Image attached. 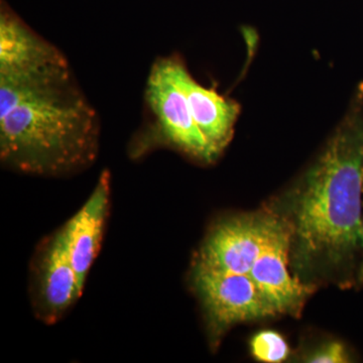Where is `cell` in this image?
<instances>
[{
    "instance_id": "6da1fadb",
    "label": "cell",
    "mask_w": 363,
    "mask_h": 363,
    "mask_svg": "<svg viewBox=\"0 0 363 363\" xmlns=\"http://www.w3.org/2000/svg\"><path fill=\"white\" fill-rule=\"evenodd\" d=\"M269 207L290 231V267L306 285L357 286L362 257L363 82L320 154Z\"/></svg>"
},
{
    "instance_id": "9c48e42d",
    "label": "cell",
    "mask_w": 363,
    "mask_h": 363,
    "mask_svg": "<svg viewBox=\"0 0 363 363\" xmlns=\"http://www.w3.org/2000/svg\"><path fill=\"white\" fill-rule=\"evenodd\" d=\"M176 71L196 124L208 143L221 155L233 140L240 116V105L235 100L219 94L213 88L210 89L200 84L179 56Z\"/></svg>"
},
{
    "instance_id": "7c38bea8",
    "label": "cell",
    "mask_w": 363,
    "mask_h": 363,
    "mask_svg": "<svg viewBox=\"0 0 363 363\" xmlns=\"http://www.w3.org/2000/svg\"><path fill=\"white\" fill-rule=\"evenodd\" d=\"M363 286V218H362V262H360L359 272L357 276V286Z\"/></svg>"
},
{
    "instance_id": "277c9868",
    "label": "cell",
    "mask_w": 363,
    "mask_h": 363,
    "mask_svg": "<svg viewBox=\"0 0 363 363\" xmlns=\"http://www.w3.org/2000/svg\"><path fill=\"white\" fill-rule=\"evenodd\" d=\"M191 286L201 304L211 350L236 324L278 316L250 274L215 271L192 264Z\"/></svg>"
},
{
    "instance_id": "8992f818",
    "label": "cell",
    "mask_w": 363,
    "mask_h": 363,
    "mask_svg": "<svg viewBox=\"0 0 363 363\" xmlns=\"http://www.w3.org/2000/svg\"><path fill=\"white\" fill-rule=\"evenodd\" d=\"M61 231L40 245L33 262V302L38 317L52 324L82 295Z\"/></svg>"
},
{
    "instance_id": "5b68a950",
    "label": "cell",
    "mask_w": 363,
    "mask_h": 363,
    "mask_svg": "<svg viewBox=\"0 0 363 363\" xmlns=\"http://www.w3.org/2000/svg\"><path fill=\"white\" fill-rule=\"evenodd\" d=\"M281 219L269 205L221 219L208 231L193 264L215 271L250 274Z\"/></svg>"
},
{
    "instance_id": "3957f363",
    "label": "cell",
    "mask_w": 363,
    "mask_h": 363,
    "mask_svg": "<svg viewBox=\"0 0 363 363\" xmlns=\"http://www.w3.org/2000/svg\"><path fill=\"white\" fill-rule=\"evenodd\" d=\"M177 57H160L150 68L145 90V121L131 140L130 156L138 159L159 147H168L200 164H213L221 155L193 118L177 76Z\"/></svg>"
},
{
    "instance_id": "7a4b0ae2",
    "label": "cell",
    "mask_w": 363,
    "mask_h": 363,
    "mask_svg": "<svg viewBox=\"0 0 363 363\" xmlns=\"http://www.w3.org/2000/svg\"><path fill=\"white\" fill-rule=\"evenodd\" d=\"M100 121L58 48L0 68V160L6 168L64 177L96 161Z\"/></svg>"
},
{
    "instance_id": "30bf717a",
    "label": "cell",
    "mask_w": 363,
    "mask_h": 363,
    "mask_svg": "<svg viewBox=\"0 0 363 363\" xmlns=\"http://www.w3.org/2000/svg\"><path fill=\"white\" fill-rule=\"evenodd\" d=\"M250 351L255 359L264 362H281L290 355V347L278 332L266 330L253 336Z\"/></svg>"
},
{
    "instance_id": "52a82bcc",
    "label": "cell",
    "mask_w": 363,
    "mask_h": 363,
    "mask_svg": "<svg viewBox=\"0 0 363 363\" xmlns=\"http://www.w3.org/2000/svg\"><path fill=\"white\" fill-rule=\"evenodd\" d=\"M250 276L278 315L300 317L308 298L317 290L298 281L291 271L290 231L283 219Z\"/></svg>"
},
{
    "instance_id": "8fae6325",
    "label": "cell",
    "mask_w": 363,
    "mask_h": 363,
    "mask_svg": "<svg viewBox=\"0 0 363 363\" xmlns=\"http://www.w3.org/2000/svg\"><path fill=\"white\" fill-rule=\"evenodd\" d=\"M306 362L312 363H341L350 362V351L339 341H330L322 344L305 357Z\"/></svg>"
},
{
    "instance_id": "ba28073f",
    "label": "cell",
    "mask_w": 363,
    "mask_h": 363,
    "mask_svg": "<svg viewBox=\"0 0 363 363\" xmlns=\"http://www.w3.org/2000/svg\"><path fill=\"white\" fill-rule=\"evenodd\" d=\"M111 172L104 169L85 204L60 229L83 288L101 247L111 204Z\"/></svg>"
}]
</instances>
